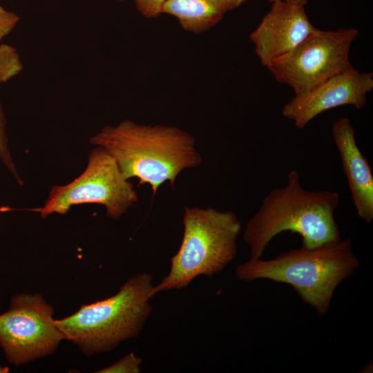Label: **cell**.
Returning a JSON list of instances; mask_svg holds the SVG:
<instances>
[{
  "instance_id": "6da1fadb",
  "label": "cell",
  "mask_w": 373,
  "mask_h": 373,
  "mask_svg": "<svg viewBox=\"0 0 373 373\" xmlns=\"http://www.w3.org/2000/svg\"><path fill=\"white\" fill-rule=\"evenodd\" d=\"M89 141L114 158L127 180L138 178V186L149 184L153 197L164 182L168 181L173 188L181 171L202 162L194 137L175 126L125 119L104 126Z\"/></svg>"
},
{
  "instance_id": "7a4b0ae2",
  "label": "cell",
  "mask_w": 373,
  "mask_h": 373,
  "mask_svg": "<svg viewBox=\"0 0 373 373\" xmlns=\"http://www.w3.org/2000/svg\"><path fill=\"white\" fill-rule=\"evenodd\" d=\"M339 203L336 191L303 189L299 173L291 170L286 185L266 195L247 223L243 238L250 247V258H260L270 240L285 231L299 233L307 248L341 239L334 219Z\"/></svg>"
},
{
  "instance_id": "3957f363",
  "label": "cell",
  "mask_w": 373,
  "mask_h": 373,
  "mask_svg": "<svg viewBox=\"0 0 373 373\" xmlns=\"http://www.w3.org/2000/svg\"><path fill=\"white\" fill-rule=\"evenodd\" d=\"M359 266L350 239L332 240L313 248L301 247L263 260L250 258L236 267L245 281L268 279L291 285L319 316L327 314L338 285Z\"/></svg>"
},
{
  "instance_id": "277c9868",
  "label": "cell",
  "mask_w": 373,
  "mask_h": 373,
  "mask_svg": "<svg viewBox=\"0 0 373 373\" xmlns=\"http://www.w3.org/2000/svg\"><path fill=\"white\" fill-rule=\"evenodd\" d=\"M153 276L137 274L114 296L83 305L74 314L56 325L64 339L76 344L86 355L109 352L124 341L137 337L152 307Z\"/></svg>"
},
{
  "instance_id": "5b68a950",
  "label": "cell",
  "mask_w": 373,
  "mask_h": 373,
  "mask_svg": "<svg viewBox=\"0 0 373 373\" xmlns=\"http://www.w3.org/2000/svg\"><path fill=\"white\" fill-rule=\"evenodd\" d=\"M184 235L171 258L167 276L153 287V294L186 287L200 275L211 277L221 272L237 255L241 224L233 211L207 207H185Z\"/></svg>"
},
{
  "instance_id": "8992f818",
  "label": "cell",
  "mask_w": 373,
  "mask_h": 373,
  "mask_svg": "<svg viewBox=\"0 0 373 373\" xmlns=\"http://www.w3.org/2000/svg\"><path fill=\"white\" fill-rule=\"evenodd\" d=\"M138 200L133 184L124 176L114 158L96 146L89 153L83 173L67 184L53 186L39 211L44 218L52 213L65 215L74 205L99 204L105 207L108 217L118 220Z\"/></svg>"
},
{
  "instance_id": "52a82bcc",
  "label": "cell",
  "mask_w": 373,
  "mask_h": 373,
  "mask_svg": "<svg viewBox=\"0 0 373 373\" xmlns=\"http://www.w3.org/2000/svg\"><path fill=\"white\" fill-rule=\"evenodd\" d=\"M358 35V30L353 28L317 29L267 68L277 82L291 87L295 95L305 94L329 78L353 68L349 52Z\"/></svg>"
},
{
  "instance_id": "ba28073f",
  "label": "cell",
  "mask_w": 373,
  "mask_h": 373,
  "mask_svg": "<svg viewBox=\"0 0 373 373\" xmlns=\"http://www.w3.org/2000/svg\"><path fill=\"white\" fill-rule=\"evenodd\" d=\"M53 308L39 294L15 296L0 315V345L8 361L20 365L52 354L64 339Z\"/></svg>"
},
{
  "instance_id": "9c48e42d",
  "label": "cell",
  "mask_w": 373,
  "mask_h": 373,
  "mask_svg": "<svg viewBox=\"0 0 373 373\" xmlns=\"http://www.w3.org/2000/svg\"><path fill=\"white\" fill-rule=\"evenodd\" d=\"M373 88V74L352 68L337 74L310 91L295 95L283 110L284 117L292 120L298 128H304L320 113L344 105L363 108L367 95Z\"/></svg>"
},
{
  "instance_id": "30bf717a",
  "label": "cell",
  "mask_w": 373,
  "mask_h": 373,
  "mask_svg": "<svg viewBox=\"0 0 373 373\" xmlns=\"http://www.w3.org/2000/svg\"><path fill=\"white\" fill-rule=\"evenodd\" d=\"M316 30L309 20L305 6L276 1L271 3L270 10L249 37L261 64L267 67Z\"/></svg>"
},
{
  "instance_id": "8fae6325",
  "label": "cell",
  "mask_w": 373,
  "mask_h": 373,
  "mask_svg": "<svg viewBox=\"0 0 373 373\" xmlns=\"http://www.w3.org/2000/svg\"><path fill=\"white\" fill-rule=\"evenodd\" d=\"M332 133L357 215L370 223L373 220V176L370 165L359 149L350 119L341 117L332 124Z\"/></svg>"
},
{
  "instance_id": "7c38bea8",
  "label": "cell",
  "mask_w": 373,
  "mask_h": 373,
  "mask_svg": "<svg viewBox=\"0 0 373 373\" xmlns=\"http://www.w3.org/2000/svg\"><path fill=\"white\" fill-rule=\"evenodd\" d=\"M248 0H168L162 13L175 17L185 31L200 34L218 24L224 15Z\"/></svg>"
},
{
  "instance_id": "4fadbf2b",
  "label": "cell",
  "mask_w": 373,
  "mask_h": 373,
  "mask_svg": "<svg viewBox=\"0 0 373 373\" xmlns=\"http://www.w3.org/2000/svg\"><path fill=\"white\" fill-rule=\"evenodd\" d=\"M21 57L13 46L0 45V83H4L19 75L23 70Z\"/></svg>"
},
{
  "instance_id": "5bb4252c",
  "label": "cell",
  "mask_w": 373,
  "mask_h": 373,
  "mask_svg": "<svg viewBox=\"0 0 373 373\" xmlns=\"http://www.w3.org/2000/svg\"><path fill=\"white\" fill-rule=\"evenodd\" d=\"M1 85V83H0ZM0 160L10 172L13 175L15 179L19 185H23V182L21 178L15 164L13 161L11 152L10 151L8 140L6 134V120L0 99Z\"/></svg>"
},
{
  "instance_id": "9a60e30c",
  "label": "cell",
  "mask_w": 373,
  "mask_h": 373,
  "mask_svg": "<svg viewBox=\"0 0 373 373\" xmlns=\"http://www.w3.org/2000/svg\"><path fill=\"white\" fill-rule=\"evenodd\" d=\"M142 359L133 352L122 357L115 363L107 366L97 373H138L140 372V365Z\"/></svg>"
},
{
  "instance_id": "2e32d148",
  "label": "cell",
  "mask_w": 373,
  "mask_h": 373,
  "mask_svg": "<svg viewBox=\"0 0 373 373\" xmlns=\"http://www.w3.org/2000/svg\"><path fill=\"white\" fill-rule=\"evenodd\" d=\"M168 0H134L136 9L144 17L156 18L162 13V7Z\"/></svg>"
},
{
  "instance_id": "e0dca14e",
  "label": "cell",
  "mask_w": 373,
  "mask_h": 373,
  "mask_svg": "<svg viewBox=\"0 0 373 373\" xmlns=\"http://www.w3.org/2000/svg\"><path fill=\"white\" fill-rule=\"evenodd\" d=\"M19 21V15L7 10L0 5V43L5 37L10 34Z\"/></svg>"
},
{
  "instance_id": "ac0fdd59",
  "label": "cell",
  "mask_w": 373,
  "mask_h": 373,
  "mask_svg": "<svg viewBox=\"0 0 373 373\" xmlns=\"http://www.w3.org/2000/svg\"><path fill=\"white\" fill-rule=\"evenodd\" d=\"M270 3H273L274 1H283V2H286V3H292V4H296V5H299V6H305L307 2H308V0H268Z\"/></svg>"
},
{
  "instance_id": "d6986e66",
  "label": "cell",
  "mask_w": 373,
  "mask_h": 373,
  "mask_svg": "<svg viewBox=\"0 0 373 373\" xmlns=\"http://www.w3.org/2000/svg\"><path fill=\"white\" fill-rule=\"evenodd\" d=\"M9 371V368L6 367H2L0 365V373H6Z\"/></svg>"
},
{
  "instance_id": "ffe728a7",
  "label": "cell",
  "mask_w": 373,
  "mask_h": 373,
  "mask_svg": "<svg viewBox=\"0 0 373 373\" xmlns=\"http://www.w3.org/2000/svg\"><path fill=\"white\" fill-rule=\"evenodd\" d=\"M117 1H124L125 0H117Z\"/></svg>"
}]
</instances>
